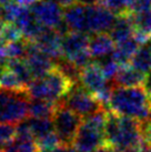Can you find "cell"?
<instances>
[{
	"label": "cell",
	"instance_id": "36",
	"mask_svg": "<svg viewBox=\"0 0 151 152\" xmlns=\"http://www.w3.org/2000/svg\"><path fill=\"white\" fill-rule=\"evenodd\" d=\"M13 2H17V4H21V6H26V7H30L31 4H34L37 0H11Z\"/></svg>",
	"mask_w": 151,
	"mask_h": 152
},
{
	"label": "cell",
	"instance_id": "34",
	"mask_svg": "<svg viewBox=\"0 0 151 152\" xmlns=\"http://www.w3.org/2000/svg\"><path fill=\"white\" fill-rule=\"evenodd\" d=\"M76 1L84 6H96L101 2V0H76Z\"/></svg>",
	"mask_w": 151,
	"mask_h": 152
},
{
	"label": "cell",
	"instance_id": "16",
	"mask_svg": "<svg viewBox=\"0 0 151 152\" xmlns=\"http://www.w3.org/2000/svg\"><path fill=\"white\" fill-rule=\"evenodd\" d=\"M146 75L137 70L131 64L120 66L113 79V85L119 87H140L143 85Z\"/></svg>",
	"mask_w": 151,
	"mask_h": 152
},
{
	"label": "cell",
	"instance_id": "21",
	"mask_svg": "<svg viewBox=\"0 0 151 152\" xmlns=\"http://www.w3.org/2000/svg\"><path fill=\"white\" fill-rule=\"evenodd\" d=\"M57 103L41 100V99H30L28 115L34 118H48L52 119Z\"/></svg>",
	"mask_w": 151,
	"mask_h": 152
},
{
	"label": "cell",
	"instance_id": "5",
	"mask_svg": "<svg viewBox=\"0 0 151 152\" xmlns=\"http://www.w3.org/2000/svg\"><path fill=\"white\" fill-rule=\"evenodd\" d=\"M60 101L82 118H87L100 110L106 109L96 96L84 88L81 82L72 86L69 92Z\"/></svg>",
	"mask_w": 151,
	"mask_h": 152
},
{
	"label": "cell",
	"instance_id": "12",
	"mask_svg": "<svg viewBox=\"0 0 151 152\" xmlns=\"http://www.w3.org/2000/svg\"><path fill=\"white\" fill-rule=\"evenodd\" d=\"M61 41H62V36L56 29L48 27H43L41 32L34 40V42L40 48V50L43 51L54 61L62 57Z\"/></svg>",
	"mask_w": 151,
	"mask_h": 152
},
{
	"label": "cell",
	"instance_id": "40",
	"mask_svg": "<svg viewBox=\"0 0 151 152\" xmlns=\"http://www.w3.org/2000/svg\"><path fill=\"white\" fill-rule=\"evenodd\" d=\"M148 152H151V144H150V147H149V150H148Z\"/></svg>",
	"mask_w": 151,
	"mask_h": 152
},
{
	"label": "cell",
	"instance_id": "18",
	"mask_svg": "<svg viewBox=\"0 0 151 152\" xmlns=\"http://www.w3.org/2000/svg\"><path fill=\"white\" fill-rule=\"evenodd\" d=\"M134 38L141 45L148 42L151 37V9L139 13H132Z\"/></svg>",
	"mask_w": 151,
	"mask_h": 152
},
{
	"label": "cell",
	"instance_id": "14",
	"mask_svg": "<svg viewBox=\"0 0 151 152\" xmlns=\"http://www.w3.org/2000/svg\"><path fill=\"white\" fill-rule=\"evenodd\" d=\"M89 37L90 34L82 32H72V31L65 34L61 41L62 56L67 59L72 60L79 53L88 50Z\"/></svg>",
	"mask_w": 151,
	"mask_h": 152
},
{
	"label": "cell",
	"instance_id": "15",
	"mask_svg": "<svg viewBox=\"0 0 151 152\" xmlns=\"http://www.w3.org/2000/svg\"><path fill=\"white\" fill-rule=\"evenodd\" d=\"M89 51L93 59H101L112 55L116 48V42L113 41L111 36L107 32L93 34L89 37Z\"/></svg>",
	"mask_w": 151,
	"mask_h": 152
},
{
	"label": "cell",
	"instance_id": "11",
	"mask_svg": "<svg viewBox=\"0 0 151 152\" xmlns=\"http://www.w3.org/2000/svg\"><path fill=\"white\" fill-rule=\"evenodd\" d=\"M26 60L29 64L34 79L41 78L55 68V61L40 50V48L34 41H29L28 55Z\"/></svg>",
	"mask_w": 151,
	"mask_h": 152
},
{
	"label": "cell",
	"instance_id": "26",
	"mask_svg": "<svg viewBox=\"0 0 151 152\" xmlns=\"http://www.w3.org/2000/svg\"><path fill=\"white\" fill-rule=\"evenodd\" d=\"M17 133V124L0 122V152L12 142Z\"/></svg>",
	"mask_w": 151,
	"mask_h": 152
},
{
	"label": "cell",
	"instance_id": "35",
	"mask_svg": "<svg viewBox=\"0 0 151 152\" xmlns=\"http://www.w3.org/2000/svg\"><path fill=\"white\" fill-rule=\"evenodd\" d=\"M93 152H118V151L114 148H112L111 145H109V144L106 143L105 145L100 147V148L97 149L96 151H93Z\"/></svg>",
	"mask_w": 151,
	"mask_h": 152
},
{
	"label": "cell",
	"instance_id": "10",
	"mask_svg": "<svg viewBox=\"0 0 151 152\" xmlns=\"http://www.w3.org/2000/svg\"><path fill=\"white\" fill-rule=\"evenodd\" d=\"M80 82L96 97L113 85V81L107 79L102 68L97 61H93L92 64L82 69Z\"/></svg>",
	"mask_w": 151,
	"mask_h": 152
},
{
	"label": "cell",
	"instance_id": "32",
	"mask_svg": "<svg viewBox=\"0 0 151 152\" xmlns=\"http://www.w3.org/2000/svg\"><path fill=\"white\" fill-rule=\"evenodd\" d=\"M142 124H143V131H144L146 138H147L148 141L151 144V119L146 121V122H142Z\"/></svg>",
	"mask_w": 151,
	"mask_h": 152
},
{
	"label": "cell",
	"instance_id": "22",
	"mask_svg": "<svg viewBox=\"0 0 151 152\" xmlns=\"http://www.w3.org/2000/svg\"><path fill=\"white\" fill-rule=\"evenodd\" d=\"M55 68L62 73L69 81H71L73 85L79 83L81 79V69L76 66L71 60L67 59L66 57H60L55 61Z\"/></svg>",
	"mask_w": 151,
	"mask_h": 152
},
{
	"label": "cell",
	"instance_id": "2",
	"mask_svg": "<svg viewBox=\"0 0 151 152\" xmlns=\"http://www.w3.org/2000/svg\"><path fill=\"white\" fill-rule=\"evenodd\" d=\"M109 111L146 122L151 119V98L141 87L114 86L110 98Z\"/></svg>",
	"mask_w": 151,
	"mask_h": 152
},
{
	"label": "cell",
	"instance_id": "37",
	"mask_svg": "<svg viewBox=\"0 0 151 152\" xmlns=\"http://www.w3.org/2000/svg\"><path fill=\"white\" fill-rule=\"evenodd\" d=\"M7 47V42L4 41V39L2 38V36L0 34V50H4Z\"/></svg>",
	"mask_w": 151,
	"mask_h": 152
},
{
	"label": "cell",
	"instance_id": "7",
	"mask_svg": "<svg viewBox=\"0 0 151 152\" xmlns=\"http://www.w3.org/2000/svg\"><path fill=\"white\" fill-rule=\"evenodd\" d=\"M30 9L36 19L45 27L57 30L65 22L63 7L56 2L48 0H37L30 6Z\"/></svg>",
	"mask_w": 151,
	"mask_h": 152
},
{
	"label": "cell",
	"instance_id": "8",
	"mask_svg": "<svg viewBox=\"0 0 151 152\" xmlns=\"http://www.w3.org/2000/svg\"><path fill=\"white\" fill-rule=\"evenodd\" d=\"M105 144V131L99 130L82 121L72 145L79 152H93Z\"/></svg>",
	"mask_w": 151,
	"mask_h": 152
},
{
	"label": "cell",
	"instance_id": "33",
	"mask_svg": "<svg viewBox=\"0 0 151 152\" xmlns=\"http://www.w3.org/2000/svg\"><path fill=\"white\" fill-rule=\"evenodd\" d=\"M48 1L56 2V4L62 6L63 8H65V7H68V6H71V4H76V0H48Z\"/></svg>",
	"mask_w": 151,
	"mask_h": 152
},
{
	"label": "cell",
	"instance_id": "30",
	"mask_svg": "<svg viewBox=\"0 0 151 152\" xmlns=\"http://www.w3.org/2000/svg\"><path fill=\"white\" fill-rule=\"evenodd\" d=\"M41 152H79L77 149L71 145V144H59L56 148L50 149V150H46V151Z\"/></svg>",
	"mask_w": 151,
	"mask_h": 152
},
{
	"label": "cell",
	"instance_id": "17",
	"mask_svg": "<svg viewBox=\"0 0 151 152\" xmlns=\"http://www.w3.org/2000/svg\"><path fill=\"white\" fill-rule=\"evenodd\" d=\"M109 34L116 45L122 42L127 39L134 36V25L132 19V12L117 16L116 22L113 25L112 29L110 30Z\"/></svg>",
	"mask_w": 151,
	"mask_h": 152
},
{
	"label": "cell",
	"instance_id": "38",
	"mask_svg": "<svg viewBox=\"0 0 151 152\" xmlns=\"http://www.w3.org/2000/svg\"><path fill=\"white\" fill-rule=\"evenodd\" d=\"M4 25H6V22L1 19V17H0V32L2 31V29H4Z\"/></svg>",
	"mask_w": 151,
	"mask_h": 152
},
{
	"label": "cell",
	"instance_id": "9",
	"mask_svg": "<svg viewBox=\"0 0 151 152\" xmlns=\"http://www.w3.org/2000/svg\"><path fill=\"white\" fill-rule=\"evenodd\" d=\"M87 12L89 34L110 32L117 19V16L102 4L88 6Z\"/></svg>",
	"mask_w": 151,
	"mask_h": 152
},
{
	"label": "cell",
	"instance_id": "20",
	"mask_svg": "<svg viewBox=\"0 0 151 152\" xmlns=\"http://www.w3.org/2000/svg\"><path fill=\"white\" fill-rule=\"evenodd\" d=\"M27 122L29 124L31 134L36 141L45 138L46 135L50 134L52 132H55L52 119L29 117V118H27Z\"/></svg>",
	"mask_w": 151,
	"mask_h": 152
},
{
	"label": "cell",
	"instance_id": "27",
	"mask_svg": "<svg viewBox=\"0 0 151 152\" xmlns=\"http://www.w3.org/2000/svg\"><path fill=\"white\" fill-rule=\"evenodd\" d=\"M97 62L100 64V67L102 68L103 73L106 75L107 79L112 81L114 79L116 75H117L119 68H120V64L113 59L112 55L105 57V58H101V59H98Z\"/></svg>",
	"mask_w": 151,
	"mask_h": 152
},
{
	"label": "cell",
	"instance_id": "1",
	"mask_svg": "<svg viewBox=\"0 0 151 152\" xmlns=\"http://www.w3.org/2000/svg\"><path fill=\"white\" fill-rule=\"evenodd\" d=\"M105 135L106 143L118 152H148L150 147L141 121L111 111H108Z\"/></svg>",
	"mask_w": 151,
	"mask_h": 152
},
{
	"label": "cell",
	"instance_id": "13",
	"mask_svg": "<svg viewBox=\"0 0 151 152\" xmlns=\"http://www.w3.org/2000/svg\"><path fill=\"white\" fill-rule=\"evenodd\" d=\"M87 8L88 6L78 2L63 8V19L70 31L89 34Z\"/></svg>",
	"mask_w": 151,
	"mask_h": 152
},
{
	"label": "cell",
	"instance_id": "19",
	"mask_svg": "<svg viewBox=\"0 0 151 152\" xmlns=\"http://www.w3.org/2000/svg\"><path fill=\"white\" fill-rule=\"evenodd\" d=\"M142 46L137 39L133 37L127 39L122 42H119L116 45V48L112 52L113 59L117 61L120 66L129 64L131 61V58L133 57L136 51Z\"/></svg>",
	"mask_w": 151,
	"mask_h": 152
},
{
	"label": "cell",
	"instance_id": "24",
	"mask_svg": "<svg viewBox=\"0 0 151 152\" xmlns=\"http://www.w3.org/2000/svg\"><path fill=\"white\" fill-rule=\"evenodd\" d=\"M130 64L144 75L151 71V48L147 43L142 45L136 51L131 58Z\"/></svg>",
	"mask_w": 151,
	"mask_h": 152
},
{
	"label": "cell",
	"instance_id": "25",
	"mask_svg": "<svg viewBox=\"0 0 151 152\" xmlns=\"http://www.w3.org/2000/svg\"><path fill=\"white\" fill-rule=\"evenodd\" d=\"M29 41L25 38L7 43L6 52L8 59H26L28 55Z\"/></svg>",
	"mask_w": 151,
	"mask_h": 152
},
{
	"label": "cell",
	"instance_id": "29",
	"mask_svg": "<svg viewBox=\"0 0 151 152\" xmlns=\"http://www.w3.org/2000/svg\"><path fill=\"white\" fill-rule=\"evenodd\" d=\"M151 9V0H132L131 12L139 13Z\"/></svg>",
	"mask_w": 151,
	"mask_h": 152
},
{
	"label": "cell",
	"instance_id": "3",
	"mask_svg": "<svg viewBox=\"0 0 151 152\" xmlns=\"http://www.w3.org/2000/svg\"><path fill=\"white\" fill-rule=\"evenodd\" d=\"M73 86L61 72L54 68L41 78L30 82L27 90L31 99H41L50 102H59Z\"/></svg>",
	"mask_w": 151,
	"mask_h": 152
},
{
	"label": "cell",
	"instance_id": "39",
	"mask_svg": "<svg viewBox=\"0 0 151 152\" xmlns=\"http://www.w3.org/2000/svg\"><path fill=\"white\" fill-rule=\"evenodd\" d=\"M147 45H148V46H149V47H150V48H151V37H150V39H149V40H148Z\"/></svg>",
	"mask_w": 151,
	"mask_h": 152
},
{
	"label": "cell",
	"instance_id": "4",
	"mask_svg": "<svg viewBox=\"0 0 151 152\" xmlns=\"http://www.w3.org/2000/svg\"><path fill=\"white\" fill-rule=\"evenodd\" d=\"M30 96L26 89L0 88V122L18 124L28 115Z\"/></svg>",
	"mask_w": 151,
	"mask_h": 152
},
{
	"label": "cell",
	"instance_id": "23",
	"mask_svg": "<svg viewBox=\"0 0 151 152\" xmlns=\"http://www.w3.org/2000/svg\"><path fill=\"white\" fill-rule=\"evenodd\" d=\"M7 68L18 77V79L26 87H28L30 82L34 80V76L31 73V70L29 68V64H28L26 59H8Z\"/></svg>",
	"mask_w": 151,
	"mask_h": 152
},
{
	"label": "cell",
	"instance_id": "31",
	"mask_svg": "<svg viewBox=\"0 0 151 152\" xmlns=\"http://www.w3.org/2000/svg\"><path fill=\"white\" fill-rule=\"evenodd\" d=\"M143 88H144V90L147 91V93L151 98V71L148 72L146 75V78H144V81H143Z\"/></svg>",
	"mask_w": 151,
	"mask_h": 152
},
{
	"label": "cell",
	"instance_id": "6",
	"mask_svg": "<svg viewBox=\"0 0 151 152\" xmlns=\"http://www.w3.org/2000/svg\"><path fill=\"white\" fill-rule=\"evenodd\" d=\"M84 118L73 112L61 101L57 102L55 112L52 115V122L55 132L62 144L73 143L77 132L82 124Z\"/></svg>",
	"mask_w": 151,
	"mask_h": 152
},
{
	"label": "cell",
	"instance_id": "28",
	"mask_svg": "<svg viewBox=\"0 0 151 152\" xmlns=\"http://www.w3.org/2000/svg\"><path fill=\"white\" fill-rule=\"evenodd\" d=\"M0 34L2 36V38L4 39V41L7 43L12 42V41H16V40L23 38L22 31L15 23H6L2 31L0 32Z\"/></svg>",
	"mask_w": 151,
	"mask_h": 152
}]
</instances>
